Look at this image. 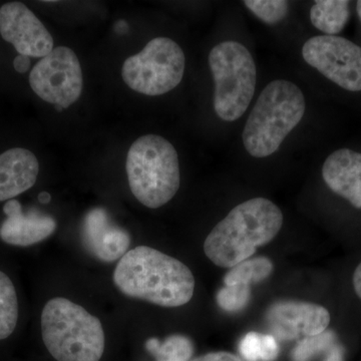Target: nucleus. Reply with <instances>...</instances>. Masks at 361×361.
Here are the masks:
<instances>
[{"label":"nucleus","mask_w":361,"mask_h":361,"mask_svg":"<svg viewBox=\"0 0 361 361\" xmlns=\"http://www.w3.org/2000/svg\"><path fill=\"white\" fill-rule=\"evenodd\" d=\"M118 290L163 307H180L194 295L195 278L184 263L148 246L128 251L114 272Z\"/></svg>","instance_id":"obj_1"},{"label":"nucleus","mask_w":361,"mask_h":361,"mask_svg":"<svg viewBox=\"0 0 361 361\" xmlns=\"http://www.w3.org/2000/svg\"><path fill=\"white\" fill-rule=\"evenodd\" d=\"M283 214L276 204L253 198L235 207L214 227L204 243V252L214 264L232 268L277 236Z\"/></svg>","instance_id":"obj_2"},{"label":"nucleus","mask_w":361,"mask_h":361,"mask_svg":"<svg viewBox=\"0 0 361 361\" xmlns=\"http://www.w3.org/2000/svg\"><path fill=\"white\" fill-rule=\"evenodd\" d=\"M302 90L289 80H276L261 92L246 121L242 140L255 158L274 154L305 114Z\"/></svg>","instance_id":"obj_3"},{"label":"nucleus","mask_w":361,"mask_h":361,"mask_svg":"<svg viewBox=\"0 0 361 361\" xmlns=\"http://www.w3.org/2000/svg\"><path fill=\"white\" fill-rule=\"evenodd\" d=\"M45 348L58 361H99L104 351L101 320L78 304L56 297L42 313Z\"/></svg>","instance_id":"obj_4"},{"label":"nucleus","mask_w":361,"mask_h":361,"mask_svg":"<svg viewBox=\"0 0 361 361\" xmlns=\"http://www.w3.org/2000/svg\"><path fill=\"white\" fill-rule=\"evenodd\" d=\"M126 170L133 195L149 209L166 205L179 190L177 151L161 135H146L135 140L128 153Z\"/></svg>","instance_id":"obj_5"},{"label":"nucleus","mask_w":361,"mask_h":361,"mask_svg":"<svg viewBox=\"0 0 361 361\" xmlns=\"http://www.w3.org/2000/svg\"><path fill=\"white\" fill-rule=\"evenodd\" d=\"M215 82L214 110L221 120L234 122L246 113L257 82V70L250 51L237 42L215 45L209 54Z\"/></svg>","instance_id":"obj_6"},{"label":"nucleus","mask_w":361,"mask_h":361,"mask_svg":"<svg viewBox=\"0 0 361 361\" xmlns=\"http://www.w3.org/2000/svg\"><path fill=\"white\" fill-rule=\"evenodd\" d=\"M185 66V54L177 42L168 37H156L141 52L126 59L122 77L135 92L161 96L180 85Z\"/></svg>","instance_id":"obj_7"},{"label":"nucleus","mask_w":361,"mask_h":361,"mask_svg":"<svg viewBox=\"0 0 361 361\" xmlns=\"http://www.w3.org/2000/svg\"><path fill=\"white\" fill-rule=\"evenodd\" d=\"M33 92L47 103L68 108L80 99L82 71L75 51L58 47L40 59L30 71Z\"/></svg>","instance_id":"obj_8"},{"label":"nucleus","mask_w":361,"mask_h":361,"mask_svg":"<svg viewBox=\"0 0 361 361\" xmlns=\"http://www.w3.org/2000/svg\"><path fill=\"white\" fill-rule=\"evenodd\" d=\"M308 65L349 92L361 90V47L336 35H318L302 47Z\"/></svg>","instance_id":"obj_9"},{"label":"nucleus","mask_w":361,"mask_h":361,"mask_svg":"<svg viewBox=\"0 0 361 361\" xmlns=\"http://www.w3.org/2000/svg\"><path fill=\"white\" fill-rule=\"evenodd\" d=\"M0 35L18 54L44 58L54 49V39L42 21L21 2L0 7Z\"/></svg>","instance_id":"obj_10"},{"label":"nucleus","mask_w":361,"mask_h":361,"mask_svg":"<svg viewBox=\"0 0 361 361\" xmlns=\"http://www.w3.org/2000/svg\"><path fill=\"white\" fill-rule=\"evenodd\" d=\"M267 320L279 338L290 341L299 336H315L327 329L329 310L317 304L284 301L272 305Z\"/></svg>","instance_id":"obj_11"},{"label":"nucleus","mask_w":361,"mask_h":361,"mask_svg":"<svg viewBox=\"0 0 361 361\" xmlns=\"http://www.w3.org/2000/svg\"><path fill=\"white\" fill-rule=\"evenodd\" d=\"M4 212L7 218L0 227V238L9 245L32 246L56 231L54 218L37 211L23 213L20 202L14 199L4 205Z\"/></svg>","instance_id":"obj_12"},{"label":"nucleus","mask_w":361,"mask_h":361,"mask_svg":"<svg viewBox=\"0 0 361 361\" xmlns=\"http://www.w3.org/2000/svg\"><path fill=\"white\" fill-rule=\"evenodd\" d=\"M327 186L355 208H361V154L350 149L334 152L322 167Z\"/></svg>","instance_id":"obj_13"},{"label":"nucleus","mask_w":361,"mask_h":361,"mask_svg":"<svg viewBox=\"0 0 361 361\" xmlns=\"http://www.w3.org/2000/svg\"><path fill=\"white\" fill-rule=\"evenodd\" d=\"M85 246L97 259L113 262L125 255L130 246V235L109 221L102 209H94L87 215L85 223Z\"/></svg>","instance_id":"obj_14"},{"label":"nucleus","mask_w":361,"mask_h":361,"mask_svg":"<svg viewBox=\"0 0 361 361\" xmlns=\"http://www.w3.org/2000/svg\"><path fill=\"white\" fill-rule=\"evenodd\" d=\"M37 157L23 148H14L0 155V201L13 200L33 187L39 176Z\"/></svg>","instance_id":"obj_15"},{"label":"nucleus","mask_w":361,"mask_h":361,"mask_svg":"<svg viewBox=\"0 0 361 361\" xmlns=\"http://www.w3.org/2000/svg\"><path fill=\"white\" fill-rule=\"evenodd\" d=\"M349 18V1L317 0L310 9L311 23L325 35H336L343 30Z\"/></svg>","instance_id":"obj_16"},{"label":"nucleus","mask_w":361,"mask_h":361,"mask_svg":"<svg viewBox=\"0 0 361 361\" xmlns=\"http://www.w3.org/2000/svg\"><path fill=\"white\" fill-rule=\"evenodd\" d=\"M147 351L156 361H190L194 353V344L189 337L174 334L164 341L155 337L145 343Z\"/></svg>","instance_id":"obj_17"},{"label":"nucleus","mask_w":361,"mask_h":361,"mask_svg":"<svg viewBox=\"0 0 361 361\" xmlns=\"http://www.w3.org/2000/svg\"><path fill=\"white\" fill-rule=\"evenodd\" d=\"M273 271V263L270 259L257 257L247 259L239 264L233 266L224 277V283L230 285H245L258 283L269 277Z\"/></svg>","instance_id":"obj_18"},{"label":"nucleus","mask_w":361,"mask_h":361,"mask_svg":"<svg viewBox=\"0 0 361 361\" xmlns=\"http://www.w3.org/2000/svg\"><path fill=\"white\" fill-rule=\"evenodd\" d=\"M18 320V301L11 278L0 271V341L16 330Z\"/></svg>","instance_id":"obj_19"},{"label":"nucleus","mask_w":361,"mask_h":361,"mask_svg":"<svg viewBox=\"0 0 361 361\" xmlns=\"http://www.w3.org/2000/svg\"><path fill=\"white\" fill-rule=\"evenodd\" d=\"M247 8L267 25H277L288 13L289 4L284 0H246Z\"/></svg>","instance_id":"obj_20"},{"label":"nucleus","mask_w":361,"mask_h":361,"mask_svg":"<svg viewBox=\"0 0 361 361\" xmlns=\"http://www.w3.org/2000/svg\"><path fill=\"white\" fill-rule=\"evenodd\" d=\"M336 336L334 332H322L315 336L305 337L304 341L299 342L293 353H292V360L293 361H310L313 356L318 355L325 349H329L334 344Z\"/></svg>","instance_id":"obj_21"},{"label":"nucleus","mask_w":361,"mask_h":361,"mask_svg":"<svg viewBox=\"0 0 361 361\" xmlns=\"http://www.w3.org/2000/svg\"><path fill=\"white\" fill-rule=\"evenodd\" d=\"M250 286L245 285H225L216 295L218 305L223 310L237 312L243 310L250 300Z\"/></svg>","instance_id":"obj_22"},{"label":"nucleus","mask_w":361,"mask_h":361,"mask_svg":"<svg viewBox=\"0 0 361 361\" xmlns=\"http://www.w3.org/2000/svg\"><path fill=\"white\" fill-rule=\"evenodd\" d=\"M240 353L247 361L261 360V334L249 332L241 339Z\"/></svg>","instance_id":"obj_23"},{"label":"nucleus","mask_w":361,"mask_h":361,"mask_svg":"<svg viewBox=\"0 0 361 361\" xmlns=\"http://www.w3.org/2000/svg\"><path fill=\"white\" fill-rule=\"evenodd\" d=\"M279 348L276 339L273 336H261V360L273 361L276 360Z\"/></svg>","instance_id":"obj_24"},{"label":"nucleus","mask_w":361,"mask_h":361,"mask_svg":"<svg viewBox=\"0 0 361 361\" xmlns=\"http://www.w3.org/2000/svg\"><path fill=\"white\" fill-rule=\"evenodd\" d=\"M190 361H242V360L232 353L218 351V353H207Z\"/></svg>","instance_id":"obj_25"},{"label":"nucleus","mask_w":361,"mask_h":361,"mask_svg":"<svg viewBox=\"0 0 361 361\" xmlns=\"http://www.w3.org/2000/svg\"><path fill=\"white\" fill-rule=\"evenodd\" d=\"M14 70L20 73H25L30 68V59L28 56L18 54L13 61Z\"/></svg>","instance_id":"obj_26"},{"label":"nucleus","mask_w":361,"mask_h":361,"mask_svg":"<svg viewBox=\"0 0 361 361\" xmlns=\"http://www.w3.org/2000/svg\"><path fill=\"white\" fill-rule=\"evenodd\" d=\"M324 361H343V349L341 345L334 344L329 349V353H327Z\"/></svg>","instance_id":"obj_27"},{"label":"nucleus","mask_w":361,"mask_h":361,"mask_svg":"<svg viewBox=\"0 0 361 361\" xmlns=\"http://www.w3.org/2000/svg\"><path fill=\"white\" fill-rule=\"evenodd\" d=\"M353 287H355L356 294L361 299V262L353 274Z\"/></svg>","instance_id":"obj_28"},{"label":"nucleus","mask_w":361,"mask_h":361,"mask_svg":"<svg viewBox=\"0 0 361 361\" xmlns=\"http://www.w3.org/2000/svg\"><path fill=\"white\" fill-rule=\"evenodd\" d=\"M39 200L42 204L49 203L51 200V195L47 193V192H42V193L39 194Z\"/></svg>","instance_id":"obj_29"},{"label":"nucleus","mask_w":361,"mask_h":361,"mask_svg":"<svg viewBox=\"0 0 361 361\" xmlns=\"http://www.w3.org/2000/svg\"><path fill=\"white\" fill-rule=\"evenodd\" d=\"M356 9H357V13L358 16H360L361 20V0H360V1H357V4H356Z\"/></svg>","instance_id":"obj_30"},{"label":"nucleus","mask_w":361,"mask_h":361,"mask_svg":"<svg viewBox=\"0 0 361 361\" xmlns=\"http://www.w3.org/2000/svg\"><path fill=\"white\" fill-rule=\"evenodd\" d=\"M63 110V109L61 108V106H56V111H61Z\"/></svg>","instance_id":"obj_31"}]
</instances>
